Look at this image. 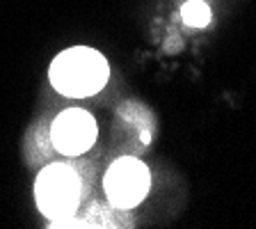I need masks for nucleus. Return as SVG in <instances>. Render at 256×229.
I'll use <instances>...</instances> for the list:
<instances>
[{"label":"nucleus","instance_id":"nucleus-1","mask_svg":"<svg viewBox=\"0 0 256 229\" xmlns=\"http://www.w3.org/2000/svg\"><path fill=\"white\" fill-rule=\"evenodd\" d=\"M48 78L60 94L85 99L106 87L110 78V67L96 48L74 46L62 51L50 62Z\"/></svg>","mask_w":256,"mask_h":229},{"label":"nucleus","instance_id":"nucleus-2","mask_svg":"<svg viewBox=\"0 0 256 229\" xmlns=\"http://www.w3.org/2000/svg\"><path fill=\"white\" fill-rule=\"evenodd\" d=\"M80 176L76 174L74 167L55 163L39 172L34 181V197L37 206L46 218L66 220L78 211L80 206Z\"/></svg>","mask_w":256,"mask_h":229},{"label":"nucleus","instance_id":"nucleus-3","mask_svg":"<svg viewBox=\"0 0 256 229\" xmlns=\"http://www.w3.org/2000/svg\"><path fill=\"white\" fill-rule=\"evenodd\" d=\"M103 186H106V195L112 206L133 208L146 197L151 186V174L142 160L133 158V156H122L108 167Z\"/></svg>","mask_w":256,"mask_h":229},{"label":"nucleus","instance_id":"nucleus-4","mask_svg":"<svg viewBox=\"0 0 256 229\" xmlns=\"http://www.w3.org/2000/svg\"><path fill=\"white\" fill-rule=\"evenodd\" d=\"M96 135H98L96 119L80 108L64 110L62 115L55 117L53 126H50V138H53L55 149L66 156L85 154L96 142Z\"/></svg>","mask_w":256,"mask_h":229},{"label":"nucleus","instance_id":"nucleus-5","mask_svg":"<svg viewBox=\"0 0 256 229\" xmlns=\"http://www.w3.org/2000/svg\"><path fill=\"white\" fill-rule=\"evenodd\" d=\"M183 19L192 28H204L210 21V10H208V5L202 3V0H190V3L183 5Z\"/></svg>","mask_w":256,"mask_h":229}]
</instances>
